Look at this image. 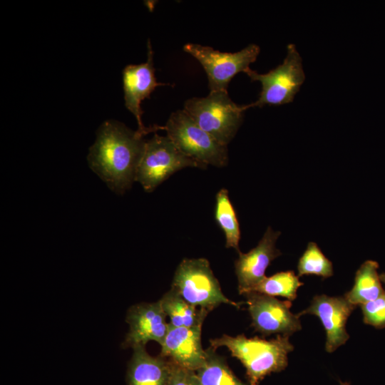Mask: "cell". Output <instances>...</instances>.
I'll list each match as a JSON object with an SVG mask.
<instances>
[{
	"mask_svg": "<svg viewBox=\"0 0 385 385\" xmlns=\"http://www.w3.org/2000/svg\"><path fill=\"white\" fill-rule=\"evenodd\" d=\"M145 143L136 131L116 120H107L90 148L89 165L113 191L122 194L135 181Z\"/></svg>",
	"mask_w": 385,
	"mask_h": 385,
	"instance_id": "cell-1",
	"label": "cell"
},
{
	"mask_svg": "<svg viewBox=\"0 0 385 385\" xmlns=\"http://www.w3.org/2000/svg\"><path fill=\"white\" fill-rule=\"evenodd\" d=\"M289 337L279 334L274 339L265 340L247 338L244 334H224L210 339V343L215 350L226 347L245 366L250 385H258L267 375L282 371L287 366V355L294 349Z\"/></svg>",
	"mask_w": 385,
	"mask_h": 385,
	"instance_id": "cell-2",
	"label": "cell"
},
{
	"mask_svg": "<svg viewBox=\"0 0 385 385\" xmlns=\"http://www.w3.org/2000/svg\"><path fill=\"white\" fill-rule=\"evenodd\" d=\"M246 105H238L227 91H210L205 97L186 100L183 110L205 132L227 146L233 139L244 118Z\"/></svg>",
	"mask_w": 385,
	"mask_h": 385,
	"instance_id": "cell-3",
	"label": "cell"
},
{
	"mask_svg": "<svg viewBox=\"0 0 385 385\" xmlns=\"http://www.w3.org/2000/svg\"><path fill=\"white\" fill-rule=\"evenodd\" d=\"M155 128L165 130L183 153L205 168L207 165L224 167L228 163L227 146L202 130L183 109L173 112L165 125H155Z\"/></svg>",
	"mask_w": 385,
	"mask_h": 385,
	"instance_id": "cell-4",
	"label": "cell"
},
{
	"mask_svg": "<svg viewBox=\"0 0 385 385\" xmlns=\"http://www.w3.org/2000/svg\"><path fill=\"white\" fill-rule=\"evenodd\" d=\"M170 288L190 304L210 311L221 304L236 307L241 304L229 299L222 293L205 258L183 259L175 272Z\"/></svg>",
	"mask_w": 385,
	"mask_h": 385,
	"instance_id": "cell-5",
	"label": "cell"
},
{
	"mask_svg": "<svg viewBox=\"0 0 385 385\" xmlns=\"http://www.w3.org/2000/svg\"><path fill=\"white\" fill-rule=\"evenodd\" d=\"M245 73L251 81H259L262 88L258 99L246 105L247 109L292 102L305 80L302 58L293 43L288 44L285 58L274 69L259 73L250 68Z\"/></svg>",
	"mask_w": 385,
	"mask_h": 385,
	"instance_id": "cell-6",
	"label": "cell"
},
{
	"mask_svg": "<svg viewBox=\"0 0 385 385\" xmlns=\"http://www.w3.org/2000/svg\"><path fill=\"white\" fill-rule=\"evenodd\" d=\"M187 167L206 168L183 153L167 135L155 133L145 141L135 181L141 184L145 191L150 192L171 175Z\"/></svg>",
	"mask_w": 385,
	"mask_h": 385,
	"instance_id": "cell-7",
	"label": "cell"
},
{
	"mask_svg": "<svg viewBox=\"0 0 385 385\" xmlns=\"http://www.w3.org/2000/svg\"><path fill=\"white\" fill-rule=\"evenodd\" d=\"M183 50L204 68L210 91H227L232 78L240 72L245 73L260 52V46L255 43L235 53L221 52L210 46L193 43L185 44Z\"/></svg>",
	"mask_w": 385,
	"mask_h": 385,
	"instance_id": "cell-8",
	"label": "cell"
},
{
	"mask_svg": "<svg viewBox=\"0 0 385 385\" xmlns=\"http://www.w3.org/2000/svg\"><path fill=\"white\" fill-rule=\"evenodd\" d=\"M252 325L263 335L279 334L290 336L302 329L299 316L290 311V301L255 292L245 294Z\"/></svg>",
	"mask_w": 385,
	"mask_h": 385,
	"instance_id": "cell-9",
	"label": "cell"
},
{
	"mask_svg": "<svg viewBox=\"0 0 385 385\" xmlns=\"http://www.w3.org/2000/svg\"><path fill=\"white\" fill-rule=\"evenodd\" d=\"M166 317L160 299L131 306L125 317L129 329L122 344L123 348L145 346L150 341L161 345L169 327Z\"/></svg>",
	"mask_w": 385,
	"mask_h": 385,
	"instance_id": "cell-10",
	"label": "cell"
},
{
	"mask_svg": "<svg viewBox=\"0 0 385 385\" xmlns=\"http://www.w3.org/2000/svg\"><path fill=\"white\" fill-rule=\"evenodd\" d=\"M123 83L125 106L135 117L138 128V135L143 137L150 132V127L146 128L142 122L141 102L149 98L157 86L170 85L158 83L155 76L153 51L150 41L148 42V56L145 63L128 65L123 71Z\"/></svg>",
	"mask_w": 385,
	"mask_h": 385,
	"instance_id": "cell-11",
	"label": "cell"
},
{
	"mask_svg": "<svg viewBox=\"0 0 385 385\" xmlns=\"http://www.w3.org/2000/svg\"><path fill=\"white\" fill-rule=\"evenodd\" d=\"M356 307L345 297L317 295L298 315L311 314L319 317L326 331L325 349L332 353L349 339L346 322Z\"/></svg>",
	"mask_w": 385,
	"mask_h": 385,
	"instance_id": "cell-12",
	"label": "cell"
},
{
	"mask_svg": "<svg viewBox=\"0 0 385 385\" xmlns=\"http://www.w3.org/2000/svg\"><path fill=\"white\" fill-rule=\"evenodd\" d=\"M279 235L280 232L268 227L255 247L239 254L235 268L240 294L251 292L266 277L265 273L271 262L281 255L275 246Z\"/></svg>",
	"mask_w": 385,
	"mask_h": 385,
	"instance_id": "cell-13",
	"label": "cell"
},
{
	"mask_svg": "<svg viewBox=\"0 0 385 385\" xmlns=\"http://www.w3.org/2000/svg\"><path fill=\"white\" fill-rule=\"evenodd\" d=\"M202 327H176L169 323L160 355L183 368L197 371L207 357L201 344Z\"/></svg>",
	"mask_w": 385,
	"mask_h": 385,
	"instance_id": "cell-14",
	"label": "cell"
},
{
	"mask_svg": "<svg viewBox=\"0 0 385 385\" xmlns=\"http://www.w3.org/2000/svg\"><path fill=\"white\" fill-rule=\"evenodd\" d=\"M127 371V385H168L171 362L150 355L144 346L133 349Z\"/></svg>",
	"mask_w": 385,
	"mask_h": 385,
	"instance_id": "cell-15",
	"label": "cell"
},
{
	"mask_svg": "<svg viewBox=\"0 0 385 385\" xmlns=\"http://www.w3.org/2000/svg\"><path fill=\"white\" fill-rule=\"evenodd\" d=\"M160 301L167 317L170 318L169 323L176 327L202 326L206 316L211 312L190 304L171 288Z\"/></svg>",
	"mask_w": 385,
	"mask_h": 385,
	"instance_id": "cell-16",
	"label": "cell"
},
{
	"mask_svg": "<svg viewBox=\"0 0 385 385\" xmlns=\"http://www.w3.org/2000/svg\"><path fill=\"white\" fill-rule=\"evenodd\" d=\"M378 268V263L373 260H366L360 266L356 272L353 287L344 295L351 303L361 305L376 299L384 292Z\"/></svg>",
	"mask_w": 385,
	"mask_h": 385,
	"instance_id": "cell-17",
	"label": "cell"
},
{
	"mask_svg": "<svg viewBox=\"0 0 385 385\" xmlns=\"http://www.w3.org/2000/svg\"><path fill=\"white\" fill-rule=\"evenodd\" d=\"M215 217L224 232L225 247L234 248L240 254V225L227 189H221L216 195Z\"/></svg>",
	"mask_w": 385,
	"mask_h": 385,
	"instance_id": "cell-18",
	"label": "cell"
},
{
	"mask_svg": "<svg viewBox=\"0 0 385 385\" xmlns=\"http://www.w3.org/2000/svg\"><path fill=\"white\" fill-rule=\"evenodd\" d=\"M207 350L204 365L197 371L200 385H245L230 369L225 361L215 353L212 347Z\"/></svg>",
	"mask_w": 385,
	"mask_h": 385,
	"instance_id": "cell-19",
	"label": "cell"
},
{
	"mask_svg": "<svg viewBox=\"0 0 385 385\" xmlns=\"http://www.w3.org/2000/svg\"><path fill=\"white\" fill-rule=\"evenodd\" d=\"M302 284L298 276L293 271L289 270L265 277L251 292L272 297L279 296L292 302L296 299L297 289Z\"/></svg>",
	"mask_w": 385,
	"mask_h": 385,
	"instance_id": "cell-20",
	"label": "cell"
},
{
	"mask_svg": "<svg viewBox=\"0 0 385 385\" xmlns=\"http://www.w3.org/2000/svg\"><path fill=\"white\" fill-rule=\"evenodd\" d=\"M298 276L315 274L327 278L333 275L332 262L315 242H309L297 265Z\"/></svg>",
	"mask_w": 385,
	"mask_h": 385,
	"instance_id": "cell-21",
	"label": "cell"
},
{
	"mask_svg": "<svg viewBox=\"0 0 385 385\" xmlns=\"http://www.w3.org/2000/svg\"><path fill=\"white\" fill-rule=\"evenodd\" d=\"M360 306L365 324L379 329L385 327V291L376 299Z\"/></svg>",
	"mask_w": 385,
	"mask_h": 385,
	"instance_id": "cell-22",
	"label": "cell"
},
{
	"mask_svg": "<svg viewBox=\"0 0 385 385\" xmlns=\"http://www.w3.org/2000/svg\"><path fill=\"white\" fill-rule=\"evenodd\" d=\"M170 362L171 369L168 385H200L195 371L183 368L172 361Z\"/></svg>",
	"mask_w": 385,
	"mask_h": 385,
	"instance_id": "cell-23",
	"label": "cell"
},
{
	"mask_svg": "<svg viewBox=\"0 0 385 385\" xmlns=\"http://www.w3.org/2000/svg\"><path fill=\"white\" fill-rule=\"evenodd\" d=\"M379 276L381 281L385 284V273L381 274Z\"/></svg>",
	"mask_w": 385,
	"mask_h": 385,
	"instance_id": "cell-24",
	"label": "cell"
},
{
	"mask_svg": "<svg viewBox=\"0 0 385 385\" xmlns=\"http://www.w3.org/2000/svg\"><path fill=\"white\" fill-rule=\"evenodd\" d=\"M342 385H344V384H342Z\"/></svg>",
	"mask_w": 385,
	"mask_h": 385,
	"instance_id": "cell-25",
	"label": "cell"
}]
</instances>
